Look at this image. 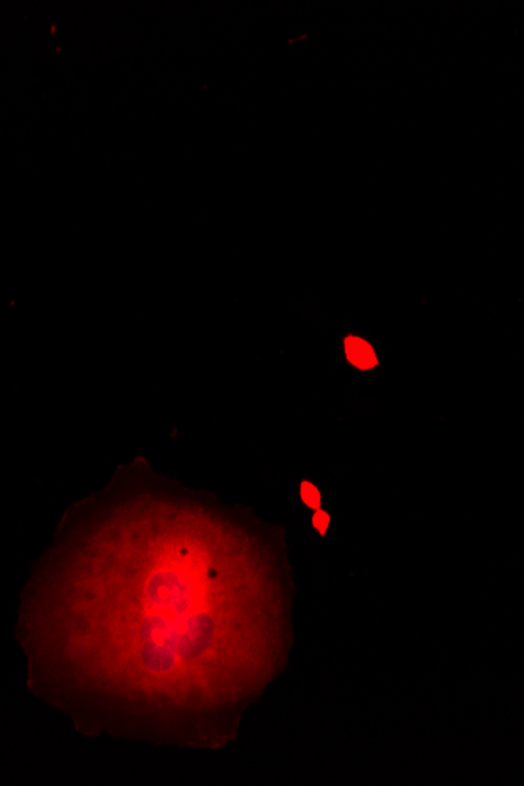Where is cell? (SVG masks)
<instances>
[{
	"instance_id": "obj_1",
	"label": "cell",
	"mask_w": 524,
	"mask_h": 786,
	"mask_svg": "<svg viewBox=\"0 0 524 786\" xmlns=\"http://www.w3.org/2000/svg\"><path fill=\"white\" fill-rule=\"evenodd\" d=\"M344 350L345 356L350 364L362 371L373 369L378 364V358L373 352L372 345L357 336H349L344 341Z\"/></svg>"
},
{
	"instance_id": "obj_2",
	"label": "cell",
	"mask_w": 524,
	"mask_h": 786,
	"mask_svg": "<svg viewBox=\"0 0 524 786\" xmlns=\"http://www.w3.org/2000/svg\"><path fill=\"white\" fill-rule=\"evenodd\" d=\"M300 494L303 503L308 505L309 509L312 510L321 509V491L317 490V487H314L309 482H303L300 487Z\"/></svg>"
},
{
	"instance_id": "obj_3",
	"label": "cell",
	"mask_w": 524,
	"mask_h": 786,
	"mask_svg": "<svg viewBox=\"0 0 524 786\" xmlns=\"http://www.w3.org/2000/svg\"><path fill=\"white\" fill-rule=\"evenodd\" d=\"M312 524H314V527L319 531V534L324 535L326 532V529H328V526H330V515L319 509L314 517H312Z\"/></svg>"
}]
</instances>
